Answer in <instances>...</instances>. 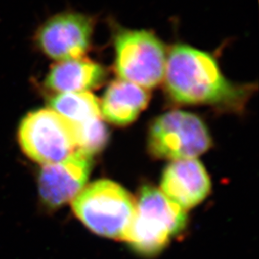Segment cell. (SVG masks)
I'll use <instances>...</instances> for the list:
<instances>
[{"mask_svg":"<svg viewBox=\"0 0 259 259\" xmlns=\"http://www.w3.org/2000/svg\"><path fill=\"white\" fill-rule=\"evenodd\" d=\"M164 82L176 102L240 109L250 96V87L228 81L216 59L201 49L178 44L167 52Z\"/></svg>","mask_w":259,"mask_h":259,"instance_id":"6da1fadb","label":"cell"},{"mask_svg":"<svg viewBox=\"0 0 259 259\" xmlns=\"http://www.w3.org/2000/svg\"><path fill=\"white\" fill-rule=\"evenodd\" d=\"M185 209L160 190L144 186L139 193L136 210L123 241L143 256H155L185 229Z\"/></svg>","mask_w":259,"mask_h":259,"instance_id":"7a4b0ae2","label":"cell"},{"mask_svg":"<svg viewBox=\"0 0 259 259\" xmlns=\"http://www.w3.org/2000/svg\"><path fill=\"white\" fill-rule=\"evenodd\" d=\"M112 41L114 68L120 79L143 89L163 81L168 51L153 31L114 26Z\"/></svg>","mask_w":259,"mask_h":259,"instance_id":"3957f363","label":"cell"},{"mask_svg":"<svg viewBox=\"0 0 259 259\" xmlns=\"http://www.w3.org/2000/svg\"><path fill=\"white\" fill-rule=\"evenodd\" d=\"M72 208L92 232L109 238L123 239L133 220L136 202L121 185L100 180L83 187L72 200Z\"/></svg>","mask_w":259,"mask_h":259,"instance_id":"277c9868","label":"cell"},{"mask_svg":"<svg viewBox=\"0 0 259 259\" xmlns=\"http://www.w3.org/2000/svg\"><path fill=\"white\" fill-rule=\"evenodd\" d=\"M211 146L204 122L193 113L166 112L153 122L149 133V150L154 157L180 160L201 156Z\"/></svg>","mask_w":259,"mask_h":259,"instance_id":"5b68a950","label":"cell"},{"mask_svg":"<svg viewBox=\"0 0 259 259\" xmlns=\"http://www.w3.org/2000/svg\"><path fill=\"white\" fill-rule=\"evenodd\" d=\"M22 151L42 165L60 162L76 151L74 130L51 109L28 113L19 130Z\"/></svg>","mask_w":259,"mask_h":259,"instance_id":"8992f818","label":"cell"},{"mask_svg":"<svg viewBox=\"0 0 259 259\" xmlns=\"http://www.w3.org/2000/svg\"><path fill=\"white\" fill-rule=\"evenodd\" d=\"M95 19L91 15L65 11L53 15L36 31L37 49L57 62L83 58L93 44Z\"/></svg>","mask_w":259,"mask_h":259,"instance_id":"52a82bcc","label":"cell"},{"mask_svg":"<svg viewBox=\"0 0 259 259\" xmlns=\"http://www.w3.org/2000/svg\"><path fill=\"white\" fill-rule=\"evenodd\" d=\"M92 168L93 157L77 150L60 162L44 165L38 175L42 202L51 208L72 202L87 185Z\"/></svg>","mask_w":259,"mask_h":259,"instance_id":"ba28073f","label":"cell"},{"mask_svg":"<svg viewBox=\"0 0 259 259\" xmlns=\"http://www.w3.org/2000/svg\"><path fill=\"white\" fill-rule=\"evenodd\" d=\"M161 192L183 209L203 202L211 184L203 164L196 158L172 161L161 178Z\"/></svg>","mask_w":259,"mask_h":259,"instance_id":"9c48e42d","label":"cell"},{"mask_svg":"<svg viewBox=\"0 0 259 259\" xmlns=\"http://www.w3.org/2000/svg\"><path fill=\"white\" fill-rule=\"evenodd\" d=\"M107 75L102 65L83 57L58 62L49 70L45 84L56 93H82L100 87Z\"/></svg>","mask_w":259,"mask_h":259,"instance_id":"30bf717a","label":"cell"},{"mask_svg":"<svg viewBox=\"0 0 259 259\" xmlns=\"http://www.w3.org/2000/svg\"><path fill=\"white\" fill-rule=\"evenodd\" d=\"M150 94L136 83L116 80L108 87L100 105V111L106 120L125 126L136 120L148 105Z\"/></svg>","mask_w":259,"mask_h":259,"instance_id":"8fae6325","label":"cell"},{"mask_svg":"<svg viewBox=\"0 0 259 259\" xmlns=\"http://www.w3.org/2000/svg\"><path fill=\"white\" fill-rule=\"evenodd\" d=\"M50 108L73 125L101 116L100 103L89 92L59 93L50 101Z\"/></svg>","mask_w":259,"mask_h":259,"instance_id":"7c38bea8","label":"cell"},{"mask_svg":"<svg viewBox=\"0 0 259 259\" xmlns=\"http://www.w3.org/2000/svg\"><path fill=\"white\" fill-rule=\"evenodd\" d=\"M76 150L85 155H93L101 151L108 141L109 133L101 118L73 125Z\"/></svg>","mask_w":259,"mask_h":259,"instance_id":"4fadbf2b","label":"cell"}]
</instances>
